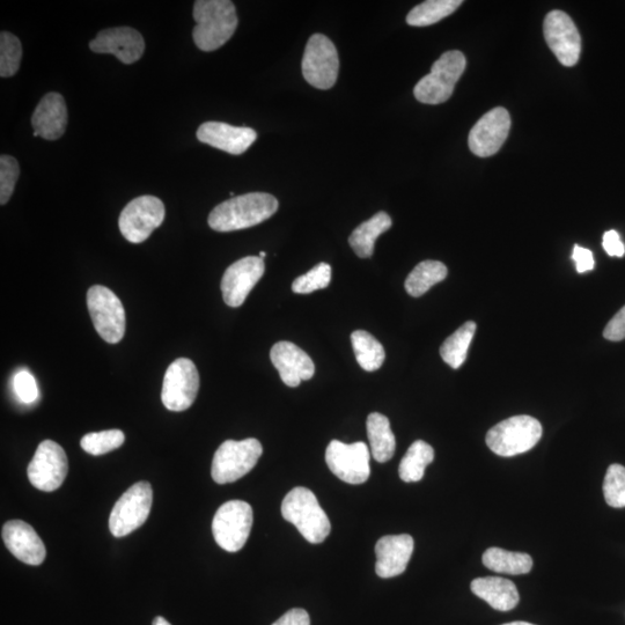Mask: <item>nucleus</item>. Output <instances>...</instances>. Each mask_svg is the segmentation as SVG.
I'll return each instance as SVG.
<instances>
[{"instance_id":"nucleus-15","label":"nucleus","mask_w":625,"mask_h":625,"mask_svg":"<svg viewBox=\"0 0 625 625\" xmlns=\"http://www.w3.org/2000/svg\"><path fill=\"white\" fill-rule=\"evenodd\" d=\"M544 39L557 60L564 66H575L582 53V38L575 22L562 11H553L544 19Z\"/></svg>"},{"instance_id":"nucleus-9","label":"nucleus","mask_w":625,"mask_h":625,"mask_svg":"<svg viewBox=\"0 0 625 625\" xmlns=\"http://www.w3.org/2000/svg\"><path fill=\"white\" fill-rule=\"evenodd\" d=\"M153 504L149 482H138L117 500L109 517V529L116 538H123L145 524Z\"/></svg>"},{"instance_id":"nucleus-12","label":"nucleus","mask_w":625,"mask_h":625,"mask_svg":"<svg viewBox=\"0 0 625 625\" xmlns=\"http://www.w3.org/2000/svg\"><path fill=\"white\" fill-rule=\"evenodd\" d=\"M200 391V374L188 358L176 359L169 365L164 379L161 401L171 411H185L193 406Z\"/></svg>"},{"instance_id":"nucleus-5","label":"nucleus","mask_w":625,"mask_h":625,"mask_svg":"<svg viewBox=\"0 0 625 625\" xmlns=\"http://www.w3.org/2000/svg\"><path fill=\"white\" fill-rule=\"evenodd\" d=\"M542 437V425L531 416H514L495 425L487 435V445L499 457H516L531 451Z\"/></svg>"},{"instance_id":"nucleus-34","label":"nucleus","mask_w":625,"mask_h":625,"mask_svg":"<svg viewBox=\"0 0 625 625\" xmlns=\"http://www.w3.org/2000/svg\"><path fill=\"white\" fill-rule=\"evenodd\" d=\"M125 441V435L121 430H107L88 433L84 436L80 445L85 452L91 455H104L120 448Z\"/></svg>"},{"instance_id":"nucleus-4","label":"nucleus","mask_w":625,"mask_h":625,"mask_svg":"<svg viewBox=\"0 0 625 625\" xmlns=\"http://www.w3.org/2000/svg\"><path fill=\"white\" fill-rule=\"evenodd\" d=\"M466 57L458 50L447 51L432 65L428 76L415 86L416 99L425 105L444 104L466 70Z\"/></svg>"},{"instance_id":"nucleus-38","label":"nucleus","mask_w":625,"mask_h":625,"mask_svg":"<svg viewBox=\"0 0 625 625\" xmlns=\"http://www.w3.org/2000/svg\"><path fill=\"white\" fill-rule=\"evenodd\" d=\"M13 387L21 402L31 404L38 399V385H36L33 375L27 371H21L14 377Z\"/></svg>"},{"instance_id":"nucleus-41","label":"nucleus","mask_w":625,"mask_h":625,"mask_svg":"<svg viewBox=\"0 0 625 625\" xmlns=\"http://www.w3.org/2000/svg\"><path fill=\"white\" fill-rule=\"evenodd\" d=\"M602 246H604L609 256L623 257L625 254V246L621 240L620 234L614 230L604 234Z\"/></svg>"},{"instance_id":"nucleus-17","label":"nucleus","mask_w":625,"mask_h":625,"mask_svg":"<svg viewBox=\"0 0 625 625\" xmlns=\"http://www.w3.org/2000/svg\"><path fill=\"white\" fill-rule=\"evenodd\" d=\"M264 271L266 266L259 256L244 257L227 268L220 285L225 304L234 308L244 304L250 291L263 277Z\"/></svg>"},{"instance_id":"nucleus-13","label":"nucleus","mask_w":625,"mask_h":625,"mask_svg":"<svg viewBox=\"0 0 625 625\" xmlns=\"http://www.w3.org/2000/svg\"><path fill=\"white\" fill-rule=\"evenodd\" d=\"M68 472V457L63 447L53 440L42 441L27 469L33 487L46 492L61 488Z\"/></svg>"},{"instance_id":"nucleus-27","label":"nucleus","mask_w":625,"mask_h":625,"mask_svg":"<svg viewBox=\"0 0 625 625\" xmlns=\"http://www.w3.org/2000/svg\"><path fill=\"white\" fill-rule=\"evenodd\" d=\"M482 560L489 570L505 575H526L533 568L532 557L528 554L513 553L500 548L488 549Z\"/></svg>"},{"instance_id":"nucleus-7","label":"nucleus","mask_w":625,"mask_h":625,"mask_svg":"<svg viewBox=\"0 0 625 625\" xmlns=\"http://www.w3.org/2000/svg\"><path fill=\"white\" fill-rule=\"evenodd\" d=\"M253 520L252 506L242 500H230L219 507L213 518V538L220 548L237 553L249 538Z\"/></svg>"},{"instance_id":"nucleus-25","label":"nucleus","mask_w":625,"mask_h":625,"mask_svg":"<svg viewBox=\"0 0 625 625\" xmlns=\"http://www.w3.org/2000/svg\"><path fill=\"white\" fill-rule=\"evenodd\" d=\"M391 227L392 218L389 217L388 213L384 211L378 212L377 215L359 225L351 233L349 244L360 259H369L374 253L375 241Z\"/></svg>"},{"instance_id":"nucleus-10","label":"nucleus","mask_w":625,"mask_h":625,"mask_svg":"<svg viewBox=\"0 0 625 625\" xmlns=\"http://www.w3.org/2000/svg\"><path fill=\"white\" fill-rule=\"evenodd\" d=\"M301 68L308 84L319 90H330L336 84L340 70L335 44L326 35H312L307 42Z\"/></svg>"},{"instance_id":"nucleus-20","label":"nucleus","mask_w":625,"mask_h":625,"mask_svg":"<svg viewBox=\"0 0 625 625\" xmlns=\"http://www.w3.org/2000/svg\"><path fill=\"white\" fill-rule=\"evenodd\" d=\"M198 141L216 147L233 156L245 153L257 139L256 131L248 127H234L222 122L203 123L197 130Z\"/></svg>"},{"instance_id":"nucleus-22","label":"nucleus","mask_w":625,"mask_h":625,"mask_svg":"<svg viewBox=\"0 0 625 625\" xmlns=\"http://www.w3.org/2000/svg\"><path fill=\"white\" fill-rule=\"evenodd\" d=\"M3 540L11 554L28 565H40L46 560V547L35 529L22 520L6 522Z\"/></svg>"},{"instance_id":"nucleus-19","label":"nucleus","mask_w":625,"mask_h":625,"mask_svg":"<svg viewBox=\"0 0 625 625\" xmlns=\"http://www.w3.org/2000/svg\"><path fill=\"white\" fill-rule=\"evenodd\" d=\"M270 358L286 386L296 388L301 381L312 379L315 373L312 358L291 342L276 343Z\"/></svg>"},{"instance_id":"nucleus-3","label":"nucleus","mask_w":625,"mask_h":625,"mask_svg":"<svg viewBox=\"0 0 625 625\" xmlns=\"http://www.w3.org/2000/svg\"><path fill=\"white\" fill-rule=\"evenodd\" d=\"M282 516L313 544L325 541L332 531L327 513L323 511L318 498L311 490L303 487L294 488L285 496Z\"/></svg>"},{"instance_id":"nucleus-42","label":"nucleus","mask_w":625,"mask_h":625,"mask_svg":"<svg viewBox=\"0 0 625 625\" xmlns=\"http://www.w3.org/2000/svg\"><path fill=\"white\" fill-rule=\"evenodd\" d=\"M272 625H311V619L306 610L296 608L289 610Z\"/></svg>"},{"instance_id":"nucleus-11","label":"nucleus","mask_w":625,"mask_h":625,"mask_svg":"<svg viewBox=\"0 0 625 625\" xmlns=\"http://www.w3.org/2000/svg\"><path fill=\"white\" fill-rule=\"evenodd\" d=\"M165 205L154 196H141L132 200L121 213L120 231L131 244H142L154 230L164 223Z\"/></svg>"},{"instance_id":"nucleus-21","label":"nucleus","mask_w":625,"mask_h":625,"mask_svg":"<svg viewBox=\"0 0 625 625\" xmlns=\"http://www.w3.org/2000/svg\"><path fill=\"white\" fill-rule=\"evenodd\" d=\"M415 542L408 534L387 535L375 544L377 564L375 572L380 578H393L407 570Z\"/></svg>"},{"instance_id":"nucleus-43","label":"nucleus","mask_w":625,"mask_h":625,"mask_svg":"<svg viewBox=\"0 0 625 625\" xmlns=\"http://www.w3.org/2000/svg\"><path fill=\"white\" fill-rule=\"evenodd\" d=\"M152 625H172V624L169 623L166 619H164V617L158 616L156 617V619L153 620Z\"/></svg>"},{"instance_id":"nucleus-45","label":"nucleus","mask_w":625,"mask_h":625,"mask_svg":"<svg viewBox=\"0 0 625 625\" xmlns=\"http://www.w3.org/2000/svg\"><path fill=\"white\" fill-rule=\"evenodd\" d=\"M266 256H267V254H266V253L261 252L259 257H260V259H262V260H263V259H264V257H266Z\"/></svg>"},{"instance_id":"nucleus-33","label":"nucleus","mask_w":625,"mask_h":625,"mask_svg":"<svg viewBox=\"0 0 625 625\" xmlns=\"http://www.w3.org/2000/svg\"><path fill=\"white\" fill-rule=\"evenodd\" d=\"M22 58V46L16 35L9 32L0 34V77L17 75Z\"/></svg>"},{"instance_id":"nucleus-28","label":"nucleus","mask_w":625,"mask_h":625,"mask_svg":"<svg viewBox=\"0 0 625 625\" xmlns=\"http://www.w3.org/2000/svg\"><path fill=\"white\" fill-rule=\"evenodd\" d=\"M435 460V450L423 440H417L409 447L399 467L401 480L407 483L421 481L425 469Z\"/></svg>"},{"instance_id":"nucleus-2","label":"nucleus","mask_w":625,"mask_h":625,"mask_svg":"<svg viewBox=\"0 0 625 625\" xmlns=\"http://www.w3.org/2000/svg\"><path fill=\"white\" fill-rule=\"evenodd\" d=\"M193 16V39L207 53L223 47L238 28L237 9L230 0H197Z\"/></svg>"},{"instance_id":"nucleus-6","label":"nucleus","mask_w":625,"mask_h":625,"mask_svg":"<svg viewBox=\"0 0 625 625\" xmlns=\"http://www.w3.org/2000/svg\"><path fill=\"white\" fill-rule=\"evenodd\" d=\"M262 453L263 447L257 439L226 440L213 457V481L227 484L242 479L257 465Z\"/></svg>"},{"instance_id":"nucleus-8","label":"nucleus","mask_w":625,"mask_h":625,"mask_svg":"<svg viewBox=\"0 0 625 625\" xmlns=\"http://www.w3.org/2000/svg\"><path fill=\"white\" fill-rule=\"evenodd\" d=\"M87 307L102 340L110 344L120 343L127 327L120 298L106 286L94 285L87 292Z\"/></svg>"},{"instance_id":"nucleus-16","label":"nucleus","mask_w":625,"mask_h":625,"mask_svg":"<svg viewBox=\"0 0 625 625\" xmlns=\"http://www.w3.org/2000/svg\"><path fill=\"white\" fill-rule=\"evenodd\" d=\"M511 129V117L503 107L490 110L470 130L468 145L475 156H494L503 146Z\"/></svg>"},{"instance_id":"nucleus-32","label":"nucleus","mask_w":625,"mask_h":625,"mask_svg":"<svg viewBox=\"0 0 625 625\" xmlns=\"http://www.w3.org/2000/svg\"><path fill=\"white\" fill-rule=\"evenodd\" d=\"M461 5V0H428L409 12L407 24L414 27L435 25L451 16Z\"/></svg>"},{"instance_id":"nucleus-24","label":"nucleus","mask_w":625,"mask_h":625,"mask_svg":"<svg viewBox=\"0 0 625 625\" xmlns=\"http://www.w3.org/2000/svg\"><path fill=\"white\" fill-rule=\"evenodd\" d=\"M472 592L499 612H509L519 604V592L511 580L485 577L473 580Z\"/></svg>"},{"instance_id":"nucleus-23","label":"nucleus","mask_w":625,"mask_h":625,"mask_svg":"<svg viewBox=\"0 0 625 625\" xmlns=\"http://www.w3.org/2000/svg\"><path fill=\"white\" fill-rule=\"evenodd\" d=\"M68 121V107L62 95L48 93L41 99L32 116L34 136L56 141L65 134Z\"/></svg>"},{"instance_id":"nucleus-31","label":"nucleus","mask_w":625,"mask_h":625,"mask_svg":"<svg viewBox=\"0 0 625 625\" xmlns=\"http://www.w3.org/2000/svg\"><path fill=\"white\" fill-rule=\"evenodd\" d=\"M475 332L476 323L468 321L441 345L440 356L452 369L457 370L466 362Z\"/></svg>"},{"instance_id":"nucleus-39","label":"nucleus","mask_w":625,"mask_h":625,"mask_svg":"<svg viewBox=\"0 0 625 625\" xmlns=\"http://www.w3.org/2000/svg\"><path fill=\"white\" fill-rule=\"evenodd\" d=\"M606 340L619 342L625 338V306L608 322L604 330Z\"/></svg>"},{"instance_id":"nucleus-37","label":"nucleus","mask_w":625,"mask_h":625,"mask_svg":"<svg viewBox=\"0 0 625 625\" xmlns=\"http://www.w3.org/2000/svg\"><path fill=\"white\" fill-rule=\"evenodd\" d=\"M20 175L18 160L11 156L0 157V203L10 201Z\"/></svg>"},{"instance_id":"nucleus-40","label":"nucleus","mask_w":625,"mask_h":625,"mask_svg":"<svg viewBox=\"0 0 625 625\" xmlns=\"http://www.w3.org/2000/svg\"><path fill=\"white\" fill-rule=\"evenodd\" d=\"M572 260L576 262L579 274H585L594 269V257L590 249L576 245L573 248Z\"/></svg>"},{"instance_id":"nucleus-14","label":"nucleus","mask_w":625,"mask_h":625,"mask_svg":"<svg viewBox=\"0 0 625 625\" xmlns=\"http://www.w3.org/2000/svg\"><path fill=\"white\" fill-rule=\"evenodd\" d=\"M371 453L366 444H344L333 440L327 447L326 462L338 479L349 484H363L370 479Z\"/></svg>"},{"instance_id":"nucleus-18","label":"nucleus","mask_w":625,"mask_h":625,"mask_svg":"<svg viewBox=\"0 0 625 625\" xmlns=\"http://www.w3.org/2000/svg\"><path fill=\"white\" fill-rule=\"evenodd\" d=\"M90 49L95 54L114 55L124 64H134L144 54L145 41L134 28H108L99 32L97 38L90 42Z\"/></svg>"},{"instance_id":"nucleus-1","label":"nucleus","mask_w":625,"mask_h":625,"mask_svg":"<svg viewBox=\"0 0 625 625\" xmlns=\"http://www.w3.org/2000/svg\"><path fill=\"white\" fill-rule=\"evenodd\" d=\"M277 210L276 197L266 193H249L219 204L210 213L208 223L213 231H240L266 222Z\"/></svg>"},{"instance_id":"nucleus-35","label":"nucleus","mask_w":625,"mask_h":625,"mask_svg":"<svg viewBox=\"0 0 625 625\" xmlns=\"http://www.w3.org/2000/svg\"><path fill=\"white\" fill-rule=\"evenodd\" d=\"M330 282H332V267L328 263H319L293 282L292 291L297 294H308L328 288Z\"/></svg>"},{"instance_id":"nucleus-26","label":"nucleus","mask_w":625,"mask_h":625,"mask_svg":"<svg viewBox=\"0 0 625 625\" xmlns=\"http://www.w3.org/2000/svg\"><path fill=\"white\" fill-rule=\"evenodd\" d=\"M366 429L374 460L380 463L391 460L396 450V439L389 419L379 413H373L367 418Z\"/></svg>"},{"instance_id":"nucleus-29","label":"nucleus","mask_w":625,"mask_h":625,"mask_svg":"<svg viewBox=\"0 0 625 625\" xmlns=\"http://www.w3.org/2000/svg\"><path fill=\"white\" fill-rule=\"evenodd\" d=\"M352 348L360 367L367 372L378 371L385 362L386 352L382 344L365 330H356L351 335Z\"/></svg>"},{"instance_id":"nucleus-36","label":"nucleus","mask_w":625,"mask_h":625,"mask_svg":"<svg viewBox=\"0 0 625 625\" xmlns=\"http://www.w3.org/2000/svg\"><path fill=\"white\" fill-rule=\"evenodd\" d=\"M604 495L609 506L615 509L625 507V467L612 465L608 468L604 482Z\"/></svg>"},{"instance_id":"nucleus-30","label":"nucleus","mask_w":625,"mask_h":625,"mask_svg":"<svg viewBox=\"0 0 625 625\" xmlns=\"http://www.w3.org/2000/svg\"><path fill=\"white\" fill-rule=\"evenodd\" d=\"M447 268L438 261H424L410 272L406 281V290L411 297H422L432 286L443 282L447 277Z\"/></svg>"},{"instance_id":"nucleus-44","label":"nucleus","mask_w":625,"mask_h":625,"mask_svg":"<svg viewBox=\"0 0 625 625\" xmlns=\"http://www.w3.org/2000/svg\"><path fill=\"white\" fill-rule=\"evenodd\" d=\"M503 625H535V624L528 623V622H512V623H506Z\"/></svg>"}]
</instances>
